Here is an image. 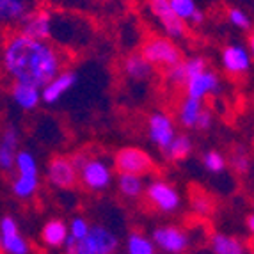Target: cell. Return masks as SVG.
Listing matches in <instances>:
<instances>
[{
  "mask_svg": "<svg viewBox=\"0 0 254 254\" xmlns=\"http://www.w3.org/2000/svg\"><path fill=\"white\" fill-rule=\"evenodd\" d=\"M4 69L14 82L34 85L41 89L59 71H63L64 57L61 50L48 41L16 34L9 36L2 50Z\"/></svg>",
  "mask_w": 254,
  "mask_h": 254,
  "instance_id": "cell-1",
  "label": "cell"
},
{
  "mask_svg": "<svg viewBox=\"0 0 254 254\" xmlns=\"http://www.w3.org/2000/svg\"><path fill=\"white\" fill-rule=\"evenodd\" d=\"M18 176L13 180V194L20 199H27L36 194L39 187V167L30 151H18L14 158Z\"/></svg>",
  "mask_w": 254,
  "mask_h": 254,
  "instance_id": "cell-2",
  "label": "cell"
},
{
  "mask_svg": "<svg viewBox=\"0 0 254 254\" xmlns=\"http://www.w3.org/2000/svg\"><path fill=\"white\" fill-rule=\"evenodd\" d=\"M153 68H171L174 64H178L180 61H183L182 50L178 48V45L169 38L164 36H155L149 38L148 41L140 47L139 52Z\"/></svg>",
  "mask_w": 254,
  "mask_h": 254,
  "instance_id": "cell-3",
  "label": "cell"
},
{
  "mask_svg": "<svg viewBox=\"0 0 254 254\" xmlns=\"http://www.w3.org/2000/svg\"><path fill=\"white\" fill-rule=\"evenodd\" d=\"M119 240L109 228L100 224L89 226V231L75 244V254H114Z\"/></svg>",
  "mask_w": 254,
  "mask_h": 254,
  "instance_id": "cell-4",
  "label": "cell"
},
{
  "mask_svg": "<svg viewBox=\"0 0 254 254\" xmlns=\"http://www.w3.org/2000/svg\"><path fill=\"white\" fill-rule=\"evenodd\" d=\"M114 165L119 174H135V176H146L155 169V162L148 153L133 146L119 149L114 157Z\"/></svg>",
  "mask_w": 254,
  "mask_h": 254,
  "instance_id": "cell-5",
  "label": "cell"
},
{
  "mask_svg": "<svg viewBox=\"0 0 254 254\" xmlns=\"http://www.w3.org/2000/svg\"><path fill=\"white\" fill-rule=\"evenodd\" d=\"M78 178L85 189L93 192H102L112 183V169L100 158H87L78 167Z\"/></svg>",
  "mask_w": 254,
  "mask_h": 254,
  "instance_id": "cell-6",
  "label": "cell"
},
{
  "mask_svg": "<svg viewBox=\"0 0 254 254\" xmlns=\"http://www.w3.org/2000/svg\"><path fill=\"white\" fill-rule=\"evenodd\" d=\"M151 14L160 21L169 39H182L187 34V23L173 13L169 0H149Z\"/></svg>",
  "mask_w": 254,
  "mask_h": 254,
  "instance_id": "cell-7",
  "label": "cell"
},
{
  "mask_svg": "<svg viewBox=\"0 0 254 254\" xmlns=\"http://www.w3.org/2000/svg\"><path fill=\"white\" fill-rule=\"evenodd\" d=\"M146 195H148V201L153 206L165 213L178 210L180 203H182L178 190L164 180H153L146 189Z\"/></svg>",
  "mask_w": 254,
  "mask_h": 254,
  "instance_id": "cell-8",
  "label": "cell"
},
{
  "mask_svg": "<svg viewBox=\"0 0 254 254\" xmlns=\"http://www.w3.org/2000/svg\"><path fill=\"white\" fill-rule=\"evenodd\" d=\"M20 23V34L32 39H39V41H47L52 36V29H54L52 14L48 11H45V9L30 11Z\"/></svg>",
  "mask_w": 254,
  "mask_h": 254,
  "instance_id": "cell-9",
  "label": "cell"
},
{
  "mask_svg": "<svg viewBox=\"0 0 254 254\" xmlns=\"http://www.w3.org/2000/svg\"><path fill=\"white\" fill-rule=\"evenodd\" d=\"M151 242L165 253L182 254L189 247V235L178 226H160L153 231Z\"/></svg>",
  "mask_w": 254,
  "mask_h": 254,
  "instance_id": "cell-10",
  "label": "cell"
},
{
  "mask_svg": "<svg viewBox=\"0 0 254 254\" xmlns=\"http://www.w3.org/2000/svg\"><path fill=\"white\" fill-rule=\"evenodd\" d=\"M47 178L57 189H71L78 180V171L73 165L71 158L68 157H54L48 162Z\"/></svg>",
  "mask_w": 254,
  "mask_h": 254,
  "instance_id": "cell-11",
  "label": "cell"
},
{
  "mask_svg": "<svg viewBox=\"0 0 254 254\" xmlns=\"http://www.w3.org/2000/svg\"><path fill=\"white\" fill-rule=\"evenodd\" d=\"M148 135L153 144L158 146L162 151L171 144V140L176 135V128H174L173 119L165 112H153L148 119Z\"/></svg>",
  "mask_w": 254,
  "mask_h": 254,
  "instance_id": "cell-12",
  "label": "cell"
},
{
  "mask_svg": "<svg viewBox=\"0 0 254 254\" xmlns=\"http://www.w3.org/2000/svg\"><path fill=\"white\" fill-rule=\"evenodd\" d=\"M0 247L7 254H29L30 246L21 237L20 228L13 217H2L0 220Z\"/></svg>",
  "mask_w": 254,
  "mask_h": 254,
  "instance_id": "cell-13",
  "label": "cell"
},
{
  "mask_svg": "<svg viewBox=\"0 0 254 254\" xmlns=\"http://www.w3.org/2000/svg\"><path fill=\"white\" fill-rule=\"evenodd\" d=\"M219 87H220L219 75H217L215 71H210V69L206 68L204 71L190 76V78L185 82V94L189 98H194V100L203 102L206 96L217 93Z\"/></svg>",
  "mask_w": 254,
  "mask_h": 254,
  "instance_id": "cell-14",
  "label": "cell"
},
{
  "mask_svg": "<svg viewBox=\"0 0 254 254\" xmlns=\"http://www.w3.org/2000/svg\"><path fill=\"white\" fill-rule=\"evenodd\" d=\"M222 68L226 73L235 76H244L251 69V54L242 45H228L220 55Z\"/></svg>",
  "mask_w": 254,
  "mask_h": 254,
  "instance_id": "cell-15",
  "label": "cell"
},
{
  "mask_svg": "<svg viewBox=\"0 0 254 254\" xmlns=\"http://www.w3.org/2000/svg\"><path fill=\"white\" fill-rule=\"evenodd\" d=\"M76 84V73L69 71V69H63L57 75L52 78L50 82L43 85L41 89V102L48 103V105H54L71 89L73 85Z\"/></svg>",
  "mask_w": 254,
  "mask_h": 254,
  "instance_id": "cell-16",
  "label": "cell"
},
{
  "mask_svg": "<svg viewBox=\"0 0 254 254\" xmlns=\"http://www.w3.org/2000/svg\"><path fill=\"white\" fill-rule=\"evenodd\" d=\"M18 131L14 127H7L4 133L0 135V169L13 171L14 169V158L18 153Z\"/></svg>",
  "mask_w": 254,
  "mask_h": 254,
  "instance_id": "cell-17",
  "label": "cell"
},
{
  "mask_svg": "<svg viewBox=\"0 0 254 254\" xmlns=\"http://www.w3.org/2000/svg\"><path fill=\"white\" fill-rule=\"evenodd\" d=\"M30 11L32 0H0V23H20Z\"/></svg>",
  "mask_w": 254,
  "mask_h": 254,
  "instance_id": "cell-18",
  "label": "cell"
},
{
  "mask_svg": "<svg viewBox=\"0 0 254 254\" xmlns=\"http://www.w3.org/2000/svg\"><path fill=\"white\" fill-rule=\"evenodd\" d=\"M13 102L20 107L21 110H34L41 103V91L34 85H27L14 82L13 89H11Z\"/></svg>",
  "mask_w": 254,
  "mask_h": 254,
  "instance_id": "cell-19",
  "label": "cell"
},
{
  "mask_svg": "<svg viewBox=\"0 0 254 254\" xmlns=\"http://www.w3.org/2000/svg\"><path fill=\"white\" fill-rule=\"evenodd\" d=\"M68 238V224L61 219H52L41 229V240L48 247H64V242Z\"/></svg>",
  "mask_w": 254,
  "mask_h": 254,
  "instance_id": "cell-20",
  "label": "cell"
},
{
  "mask_svg": "<svg viewBox=\"0 0 254 254\" xmlns=\"http://www.w3.org/2000/svg\"><path fill=\"white\" fill-rule=\"evenodd\" d=\"M153 66L140 54L128 55L123 63V73L131 80H148L153 75Z\"/></svg>",
  "mask_w": 254,
  "mask_h": 254,
  "instance_id": "cell-21",
  "label": "cell"
},
{
  "mask_svg": "<svg viewBox=\"0 0 254 254\" xmlns=\"http://www.w3.org/2000/svg\"><path fill=\"white\" fill-rule=\"evenodd\" d=\"M201 110H203V102L199 100H194V98L185 96V100L182 102L178 110V121L183 128L187 130H194L195 123H197V118H199Z\"/></svg>",
  "mask_w": 254,
  "mask_h": 254,
  "instance_id": "cell-22",
  "label": "cell"
},
{
  "mask_svg": "<svg viewBox=\"0 0 254 254\" xmlns=\"http://www.w3.org/2000/svg\"><path fill=\"white\" fill-rule=\"evenodd\" d=\"M210 244L213 254H246V246L238 238L224 233H215Z\"/></svg>",
  "mask_w": 254,
  "mask_h": 254,
  "instance_id": "cell-23",
  "label": "cell"
},
{
  "mask_svg": "<svg viewBox=\"0 0 254 254\" xmlns=\"http://www.w3.org/2000/svg\"><path fill=\"white\" fill-rule=\"evenodd\" d=\"M164 153H165V157H167V160H173V162L185 160L192 153L190 137L185 135V133H176L174 139L171 140V144L165 148Z\"/></svg>",
  "mask_w": 254,
  "mask_h": 254,
  "instance_id": "cell-24",
  "label": "cell"
},
{
  "mask_svg": "<svg viewBox=\"0 0 254 254\" xmlns=\"http://www.w3.org/2000/svg\"><path fill=\"white\" fill-rule=\"evenodd\" d=\"M118 187L119 192L125 195V197H139L144 190V182H142V176H135V174H119L118 178Z\"/></svg>",
  "mask_w": 254,
  "mask_h": 254,
  "instance_id": "cell-25",
  "label": "cell"
},
{
  "mask_svg": "<svg viewBox=\"0 0 254 254\" xmlns=\"http://www.w3.org/2000/svg\"><path fill=\"white\" fill-rule=\"evenodd\" d=\"M127 254H155V244L146 235L133 231L127 238Z\"/></svg>",
  "mask_w": 254,
  "mask_h": 254,
  "instance_id": "cell-26",
  "label": "cell"
},
{
  "mask_svg": "<svg viewBox=\"0 0 254 254\" xmlns=\"http://www.w3.org/2000/svg\"><path fill=\"white\" fill-rule=\"evenodd\" d=\"M169 5H171V9H173V13L176 14L180 20L185 21V23L190 20V16L195 13V9H197L194 0H169Z\"/></svg>",
  "mask_w": 254,
  "mask_h": 254,
  "instance_id": "cell-27",
  "label": "cell"
},
{
  "mask_svg": "<svg viewBox=\"0 0 254 254\" xmlns=\"http://www.w3.org/2000/svg\"><path fill=\"white\" fill-rule=\"evenodd\" d=\"M203 164H204V167H206V169L210 171V173H213V174H219V173H222V171L226 169L224 155H222L220 151H215V149L204 153Z\"/></svg>",
  "mask_w": 254,
  "mask_h": 254,
  "instance_id": "cell-28",
  "label": "cell"
},
{
  "mask_svg": "<svg viewBox=\"0 0 254 254\" xmlns=\"http://www.w3.org/2000/svg\"><path fill=\"white\" fill-rule=\"evenodd\" d=\"M87 231H89V222L84 217H75L68 226V235L71 238H75L76 242L82 240L87 235Z\"/></svg>",
  "mask_w": 254,
  "mask_h": 254,
  "instance_id": "cell-29",
  "label": "cell"
},
{
  "mask_svg": "<svg viewBox=\"0 0 254 254\" xmlns=\"http://www.w3.org/2000/svg\"><path fill=\"white\" fill-rule=\"evenodd\" d=\"M228 20L231 21V25H235L240 30H249L251 29V20L242 9L238 7H229L228 9Z\"/></svg>",
  "mask_w": 254,
  "mask_h": 254,
  "instance_id": "cell-30",
  "label": "cell"
},
{
  "mask_svg": "<svg viewBox=\"0 0 254 254\" xmlns=\"http://www.w3.org/2000/svg\"><path fill=\"white\" fill-rule=\"evenodd\" d=\"M183 68H185L187 80H189L190 76L197 75V73H201V71L206 69V61H204L203 57H192V59L183 61Z\"/></svg>",
  "mask_w": 254,
  "mask_h": 254,
  "instance_id": "cell-31",
  "label": "cell"
},
{
  "mask_svg": "<svg viewBox=\"0 0 254 254\" xmlns=\"http://www.w3.org/2000/svg\"><path fill=\"white\" fill-rule=\"evenodd\" d=\"M192 206L199 215H206L210 210H212V199L208 197L203 192H197V194L192 197Z\"/></svg>",
  "mask_w": 254,
  "mask_h": 254,
  "instance_id": "cell-32",
  "label": "cell"
},
{
  "mask_svg": "<svg viewBox=\"0 0 254 254\" xmlns=\"http://www.w3.org/2000/svg\"><path fill=\"white\" fill-rule=\"evenodd\" d=\"M213 125V114L212 110L208 109H203L201 110L199 118H197V123H195V128L194 130H210Z\"/></svg>",
  "mask_w": 254,
  "mask_h": 254,
  "instance_id": "cell-33",
  "label": "cell"
},
{
  "mask_svg": "<svg viewBox=\"0 0 254 254\" xmlns=\"http://www.w3.org/2000/svg\"><path fill=\"white\" fill-rule=\"evenodd\" d=\"M231 165L237 173H247L249 171V158L246 157V153H238L231 160Z\"/></svg>",
  "mask_w": 254,
  "mask_h": 254,
  "instance_id": "cell-34",
  "label": "cell"
},
{
  "mask_svg": "<svg viewBox=\"0 0 254 254\" xmlns=\"http://www.w3.org/2000/svg\"><path fill=\"white\" fill-rule=\"evenodd\" d=\"M192 23V25H201L204 21V13L203 11H199V9H195V13L190 16V20H189Z\"/></svg>",
  "mask_w": 254,
  "mask_h": 254,
  "instance_id": "cell-35",
  "label": "cell"
},
{
  "mask_svg": "<svg viewBox=\"0 0 254 254\" xmlns=\"http://www.w3.org/2000/svg\"><path fill=\"white\" fill-rule=\"evenodd\" d=\"M246 226H247V231H249V233H253V231H254V217L253 215L246 217Z\"/></svg>",
  "mask_w": 254,
  "mask_h": 254,
  "instance_id": "cell-36",
  "label": "cell"
},
{
  "mask_svg": "<svg viewBox=\"0 0 254 254\" xmlns=\"http://www.w3.org/2000/svg\"><path fill=\"white\" fill-rule=\"evenodd\" d=\"M103 2H112V0H103Z\"/></svg>",
  "mask_w": 254,
  "mask_h": 254,
  "instance_id": "cell-37",
  "label": "cell"
},
{
  "mask_svg": "<svg viewBox=\"0 0 254 254\" xmlns=\"http://www.w3.org/2000/svg\"><path fill=\"white\" fill-rule=\"evenodd\" d=\"M114 254H116V253H114Z\"/></svg>",
  "mask_w": 254,
  "mask_h": 254,
  "instance_id": "cell-38",
  "label": "cell"
}]
</instances>
